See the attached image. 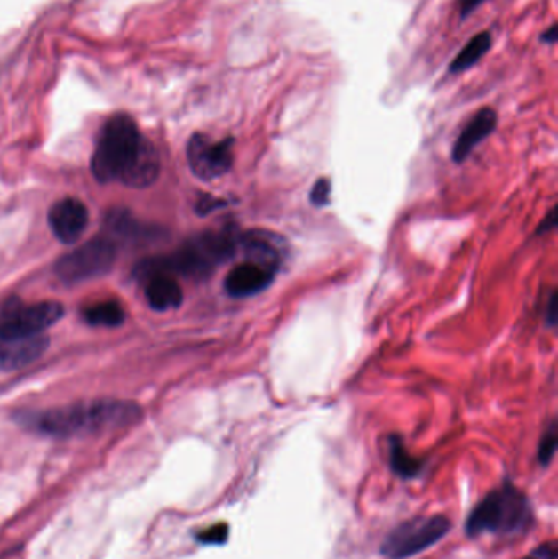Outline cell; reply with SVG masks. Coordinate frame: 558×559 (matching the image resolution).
<instances>
[{
  "mask_svg": "<svg viewBox=\"0 0 558 559\" xmlns=\"http://www.w3.org/2000/svg\"><path fill=\"white\" fill-rule=\"evenodd\" d=\"M116 259V247L107 237H99L62 257L56 272L66 283L85 282L108 272Z\"/></svg>",
  "mask_w": 558,
  "mask_h": 559,
  "instance_id": "cell-6",
  "label": "cell"
},
{
  "mask_svg": "<svg viewBox=\"0 0 558 559\" xmlns=\"http://www.w3.org/2000/svg\"><path fill=\"white\" fill-rule=\"evenodd\" d=\"M530 523L532 506L529 499L511 483H505L501 488L491 491L470 512L466 517V533L470 539L485 533L507 537L526 531Z\"/></svg>",
  "mask_w": 558,
  "mask_h": 559,
  "instance_id": "cell-4",
  "label": "cell"
},
{
  "mask_svg": "<svg viewBox=\"0 0 558 559\" xmlns=\"http://www.w3.org/2000/svg\"><path fill=\"white\" fill-rule=\"evenodd\" d=\"M145 295L155 311H169L182 305L184 293L172 275L153 274L146 276Z\"/></svg>",
  "mask_w": 558,
  "mask_h": 559,
  "instance_id": "cell-13",
  "label": "cell"
},
{
  "mask_svg": "<svg viewBox=\"0 0 558 559\" xmlns=\"http://www.w3.org/2000/svg\"><path fill=\"white\" fill-rule=\"evenodd\" d=\"M485 0H458L460 4V17L466 19L478 5H482Z\"/></svg>",
  "mask_w": 558,
  "mask_h": 559,
  "instance_id": "cell-22",
  "label": "cell"
},
{
  "mask_svg": "<svg viewBox=\"0 0 558 559\" xmlns=\"http://www.w3.org/2000/svg\"><path fill=\"white\" fill-rule=\"evenodd\" d=\"M331 198V182L328 179H320L311 188L310 200L315 206H326Z\"/></svg>",
  "mask_w": 558,
  "mask_h": 559,
  "instance_id": "cell-19",
  "label": "cell"
},
{
  "mask_svg": "<svg viewBox=\"0 0 558 559\" xmlns=\"http://www.w3.org/2000/svg\"><path fill=\"white\" fill-rule=\"evenodd\" d=\"M83 315L89 324L99 325V327H115V325L122 324L124 319L122 305L110 299L87 306Z\"/></svg>",
  "mask_w": 558,
  "mask_h": 559,
  "instance_id": "cell-16",
  "label": "cell"
},
{
  "mask_svg": "<svg viewBox=\"0 0 558 559\" xmlns=\"http://www.w3.org/2000/svg\"><path fill=\"white\" fill-rule=\"evenodd\" d=\"M280 265L270 264L258 257H246L243 264L229 270L225 278V290L231 298H248L267 290Z\"/></svg>",
  "mask_w": 558,
  "mask_h": 559,
  "instance_id": "cell-9",
  "label": "cell"
},
{
  "mask_svg": "<svg viewBox=\"0 0 558 559\" xmlns=\"http://www.w3.org/2000/svg\"><path fill=\"white\" fill-rule=\"evenodd\" d=\"M491 43L493 41H491L490 31L478 33L472 40L466 43V46L462 48V52L457 54L454 61L450 62L449 71L452 72V74H460V72L472 69L476 62L480 61L486 52H490Z\"/></svg>",
  "mask_w": 558,
  "mask_h": 559,
  "instance_id": "cell-15",
  "label": "cell"
},
{
  "mask_svg": "<svg viewBox=\"0 0 558 559\" xmlns=\"http://www.w3.org/2000/svg\"><path fill=\"white\" fill-rule=\"evenodd\" d=\"M223 204V200H218V198H211V196H203L200 202H198V212L200 213L207 214L211 210H217Z\"/></svg>",
  "mask_w": 558,
  "mask_h": 559,
  "instance_id": "cell-21",
  "label": "cell"
},
{
  "mask_svg": "<svg viewBox=\"0 0 558 559\" xmlns=\"http://www.w3.org/2000/svg\"><path fill=\"white\" fill-rule=\"evenodd\" d=\"M498 124V115L493 108H482L475 113V116L466 123V128L458 134L454 148L452 159L454 163L462 164L470 154L474 153L478 144L485 141L486 138L495 132Z\"/></svg>",
  "mask_w": 558,
  "mask_h": 559,
  "instance_id": "cell-12",
  "label": "cell"
},
{
  "mask_svg": "<svg viewBox=\"0 0 558 559\" xmlns=\"http://www.w3.org/2000/svg\"><path fill=\"white\" fill-rule=\"evenodd\" d=\"M452 529L445 515H423L400 523L385 537L380 553L387 559H408L431 548Z\"/></svg>",
  "mask_w": 558,
  "mask_h": 559,
  "instance_id": "cell-5",
  "label": "cell"
},
{
  "mask_svg": "<svg viewBox=\"0 0 558 559\" xmlns=\"http://www.w3.org/2000/svg\"><path fill=\"white\" fill-rule=\"evenodd\" d=\"M227 523H217L210 529L203 530L196 535L198 541H202L203 545H223L227 539Z\"/></svg>",
  "mask_w": 558,
  "mask_h": 559,
  "instance_id": "cell-18",
  "label": "cell"
},
{
  "mask_svg": "<svg viewBox=\"0 0 558 559\" xmlns=\"http://www.w3.org/2000/svg\"><path fill=\"white\" fill-rule=\"evenodd\" d=\"M92 173L100 182L120 180L145 188L159 175V156L130 115L118 113L105 122L92 156Z\"/></svg>",
  "mask_w": 558,
  "mask_h": 559,
  "instance_id": "cell-1",
  "label": "cell"
},
{
  "mask_svg": "<svg viewBox=\"0 0 558 559\" xmlns=\"http://www.w3.org/2000/svg\"><path fill=\"white\" fill-rule=\"evenodd\" d=\"M557 25H552L548 30L544 31L542 35H540V41L542 43H547V44H554L555 41H557Z\"/></svg>",
  "mask_w": 558,
  "mask_h": 559,
  "instance_id": "cell-23",
  "label": "cell"
},
{
  "mask_svg": "<svg viewBox=\"0 0 558 559\" xmlns=\"http://www.w3.org/2000/svg\"><path fill=\"white\" fill-rule=\"evenodd\" d=\"M61 315L62 306L54 301L31 305L12 301L0 311V332L11 336H42Z\"/></svg>",
  "mask_w": 558,
  "mask_h": 559,
  "instance_id": "cell-7",
  "label": "cell"
},
{
  "mask_svg": "<svg viewBox=\"0 0 558 559\" xmlns=\"http://www.w3.org/2000/svg\"><path fill=\"white\" fill-rule=\"evenodd\" d=\"M52 235L61 243H76L84 235L89 223L85 204L76 198H64L54 204L48 214Z\"/></svg>",
  "mask_w": 558,
  "mask_h": 559,
  "instance_id": "cell-10",
  "label": "cell"
},
{
  "mask_svg": "<svg viewBox=\"0 0 558 559\" xmlns=\"http://www.w3.org/2000/svg\"><path fill=\"white\" fill-rule=\"evenodd\" d=\"M140 409L124 401H95L87 404L58 407L35 414H25L20 422L50 437H81L108 432L136 422Z\"/></svg>",
  "mask_w": 558,
  "mask_h": 559,
  "instance_id": "cell-2",
  "label": "cell"
},
{
  "mask_svg": "<svg viewBox=\"0 0 558 559\" xmlns=\"http://www.w3.org/2000/svg\"><path fill=\"white\" fill-rule=\"evenodd\" d=\"M555 295L550 296V299H548V315L547 321L550 324H555Z\"/></svg>",
  "mask_w": 558,
  "mask_h": 559,
  "instance_id": "cell-24",
  "label": "cell"
},
{
  "mask_svg": "<svg viewBox=\"0 0 558 559\" xmlns=\"http://www.w3.org/2000/svg\"><path fill=\"white\" fill-rule=\"evenodd\" d=\"M233 138L215 141L207 134L196 132L187 146V159L192 172L202 180L223 177L233 165Z\"/></svg>",
  "mask_w": 558,
  "mask_h": 559,
  "instance_id": "cell-8",
  "label": "cell"
},
{
  "mask_svg": "<svg viewBox=\"0 0 558 559\" xmlns=\"http://www.w3.org/2000/svg\"><path fill=\"white\" fill-rule=\"evenodd\" d=\"M557 424L552 422L550 427L546 430L544 437L540 440V445H538V461L542 467H548V463L552 461V458L557 451Z\"/></svg>",
  "mask_w": 558,
  "mask_h": 559,
  "instance_id": "cell-17",
  "label": "cell"
},
{
  "mask_svg": "<svg viewBox=\"0 0 558 559\" xmlns=\"http://www.w3.org/2000/svg\"><path fill=\"white\" fill-rule=\"evenodd\" d=\"M522 559H538V558H536V556H529V558H522Z\"/></svg>",
  "mask_w": 558,
  "mask_h": 559,
  "instance_id": "cell-25",
  "label": "cell"
},
{
  "mask_svg": "<svg viewBox=\"0 0 558 559\" xmlns=\"http://www.w3.org/2000/svg\"><path fill=\"white\" fill-rule=\"evenodd\" d=\"M48 348L42 336H11L0 332V371H12L30 365Z\"/></svg>",
  "mask_w": 558,
  "mask_h": 559,
  "instance_id": "cell-11",
  "label": "cell"
},
{
  "mask_svg": "<svg viewBox=\"0 0 558 559\" xmlns=\"http://www.w3.org/2000/svg\"><path fill=\"white\" fill-rule=\"evenodd\" d=\"M388 453H390V468L400 478L413 479L423 471V459H418L406 450L403 438L392 435L388 438Z\"/></svg>",
  "mask_w": 558,
  "mask_h": 559,
  "instance_id": "cell-14",
  "label": "cell"
},
{
  "mask_svg": "<svg viewBox=\"0 0 558 559\" xmlns=\"http://www.w3.org/2000/svg\"><path fill=\"white\" fill-rule=\"evenodd\" d=\"M241 236L235 228L196 236L176 254L147 260L138 268V275L141 278L153 274L182 275L198 280L207 278L218 265L225 264L236 255L241 249Z\"/></svg>",
  "mask_w": 558,
  "mask_h": 559,
  "instance_id": "cell-3",
  "label": "cell"
},
{
  "mask_svg": "<svg viewBox=\"0 0 558 559\" xmlns=\"http://www.w3.org/2000/svg\"><path fill=\"white\" fill-rule=\"evenodd\" d=\"M532 556H536L538 559H557V543H555V541H550V543H546V545H540V547L534 551Z\"/></svg>",
  "mask_w": 558,
  "mask_h": 559,
  "instance_id": "cell-20",
  "label": "cell"
}]
</instances>
